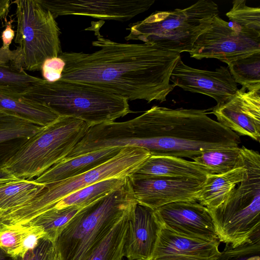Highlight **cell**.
<instances>
[{
	"label": "cell",
	"mask_w": 260,
	"mask_h": 260,
	"mask_svg": "<svg viewBox=\"0 0 260 260\" xmlns=\"http://www.w3.org/2000/svg\"><path fill=\"white\" fill-rule=\"evenodd\" d=\"M104 22L92 21L85 29L94 32L92 45L98 50L60 53L66 64L60 79L93 86L128 101H166L175 87L170 77L180 54L107 39L100 31Z\"/></svg>",
	"instance_id": "6da1fadb"
},
{
	"label": "cell",
	"mask_w": 260,
	"mask_h": 260,
	"mask_svg": "<svg viewBox=\"0 0 260 260\" xmlns=\"http://www.w3.org/2000/svg\"><path fill=\"white\" fill-rule=\"evenodd\" d=\"M110 137L114 147H137L153 156L190 158L208 149L241 143L239 135L205 110L158 106L133 119L114 122Z\"/></svg>",
	"instance_id": "7a4b0ae2"
},
{
	"label": "cell",
	"mask_w": 260,
	"mask_h": 260,
	"mask_svg": "<svg viewBox=\"0 0 260 260\" xmlns=\"http://www.w3.org/2000/svg\"><path fill=\"white\" fill-rule=\"evenodd\" d=\"M137 203L128 178L121 186L81 209L54 243L58 260H85L112 228Z\"/></svg>",
	"instance_id": "3957f363"
},
{
	"label": "cell",
	"mask_w": 260,
	"mask_h": 260,
	"mask_svg": "<svg viewBox=\"0 0 260 260\" xmlns=\"http://www.w3.org/2000/svg\"><path fill=\"white\" fill-rule=\"evenodd\" d=\"M21 94L46 105L59 116L82 120L90 127L133 112L123 98L88 84L61 79L52 83L44 80Z\"/></svg>",
	"instance_id": "277c9868"
},
{
	"label": "cell",
	"mask_w": 260,
	"mask_h": 260,
	"mask_svg": "<svg viewBox=\"0 0 260 260\" xmlns=\"http://www.w3.org/2000/svg\"><path fill=\"white\" fill-rule=\"evenodd\" d=\"M218 14V7L211 0H200L184 9L156 11L131 24L124 39L141 41L180 54L189 53L198 38Z\"/></svg>",
	"instance_id": "5b68a950"
},
{
	"label": "cell",
	"mask_w": 260,
	"mask_h": 260,
	"mask_svg": "<svg viewBox=\"0 0 260 260\" xmlns=\"http://www.w3.org/2000/svg\"><path fill=\"white\" fill-rule=\"evenodd\" d=\"M90 126L73 117L59 116L28 139L2 167L19 179H32L65 159Z\"/></svg>",
	"instance_id": "8992f818"
},
{
	"label": "cell",
	"mask_w": 260,
	"mask_h": 260,
	"mask_svg": "<svg viewBox=\"0 0 260 260\" xmlns=\"http://www.w3.org/2000/svg\"><path fill=\"white\" fill-rule=\"evenodd\" d=\"M150 155L147 150L142 148L122 147L115 156L98 167L46 186L32 200L3 213L2 220L7 224H25L74 192L105 179L128 176Z\"/></svg>",
	"instance_id": "52a82bcc"
},
{
	"label": "cell",
	"mask_w": 260,
	"mask_h": 260,
	"mask_svg": "<svg viewBox=\"0 0 260 260\" xmlns=\"http://www.w3.org/2000/svg\"><path fill=\"white\" fill-rule=\"evenodd\" d=\"M16 6L17 30L14 42L19 45L23 68L40 70L44 61L58 57L61 51L60 30L55 18L37 0H19Z\"/></svg>",
	"instance_id": "ba28073f"
},
{
	"label": "cell",
	"mask_w": 260,
	"mask_h": 260,
	"mask_svg": "<svg viewBox=\"0 0 260 260\" xmlns=\"http://www.w3.org/2000/svg\"><path fill=\"white\" fill-rule=\"evenodd\" d=\"M209 211L219 242L235 247L260 237V198L255 193L236 190Z\"/></svg>",
	"instance_id": "9c48e42d"
},
{
	"label": "cell",
	"mask_w": 260,
	"mask_h": 260,
	"mask_svg": "<svg viewBox=\"0 0 260 260\" xmlns=\"http://www.w3.org/2000/svg\"><path fill=\"white\" fill-rule=\"evenodd\" d=\"M260 51V32L225 21L219 15L197 39L190 57L216 58L228 64L241 57Z\"/></svg>",
	"instance_id": "30bf717a"
},
{
	"label": "cell",
	"mask_w": 260,
	"mask_h": 260,
	"mask_svg": "<svg viewBox=\"0 0 260 260\" xmlns=\"http://www.w3.org/2000/svg\"><path fill=\"white\" fill-rule=\"evenodd\" d=\"M53 17L80 15L101 20L128 21L147 11L155 0H37Z\"/></svg>",
	"instance_id": "8fae6325"
},
{
	"label": "cell",
	"mask_w": 260,
	"mask_h": 260,
	"mask_svg": "<svg viewBox=\"0 0 260 260\" xmlns=\"http://www.w3.org/2000/svg\"><path fill=\"white\" fill-rule=\"evenodd\" d=\"M128 178L137 204L153 210L175 202L197 201L204 182L193 178L167 176L129 175Z\"/></svg>",
	"instance_id": "7c38bea8"
},
{
	"label": "cell",
	"mask_w": 260,
	"mask_h": 260,
	"mask_svg": "<svg viewBox=\"0 0 260 260\" xmlns=\"http://www.w3.org/2000/svg\"><path fill=\"white\" fill-rule=\"evenodd\" d=\"M154 212L161 225L177 234L204 240H218L209 210L197 201L171 203Z\"/></svg>",
	"instance_id": "4fadbf2b"
},
{
	"label": "cell",
	"mask_w": 260,
	"mask_h": 260,
	"mask_svg": "<svg viewBox=\"0 0 260 260\" xmlns=\"http://www.w3.org/2000/svg\"><path fill=\"white\" fill-rule=\"evenodd\" d=\"M170 81L175 87L212 98L217 106L227 102L238 90L228 67L214 71L198 69L186 65L181 58L172 72Z\"/></svg>",
	"instance_id": "5bb4252c"
},
{
	"label": "cell",
	"mask_w": 260,
	"mask_h": 260,
	"mask_svg": "<svg viewBox=\"0 0 260 260\" xmlns=\"http://www.w3.org/2000/svg\"><path fill=\"white\" fill-rule=\"evenodd\" d=\"M217 122L239 136L260 140V89H238L227 102L212 108Z\"/></svg>",
	"instance_id": "9a60e30c"
},
{
	"label": "cell",
	"mask_w": 260,
	"mask_h": 260,
	"mask_svg": "<svg viewBox=\"0 0 260 260\" xmlns=\"http://www.w3.org/2000/svg\"><path fill=\"white\" fill-rule=\"evenodd\" d=\"M219 240H204L177 234L161 225L153 252L147 260H217Z\"/></svg>",
	"instance_id": "2e32d148"
},
{
	"label": "cell",
	"mask_w": 260,
	"mask_h": 260,
	"mask_svg": "<svg viewBox=\"0 0 260 260\" xmlns=\"http://www.w3.org/2000/svg\"><path fill=\"white\" fill-rule=\"evenodd\" d=\"M161 226L154 210L137 204L129 220L124 245V257L127 260L148 259Z\"/></svg>",
	"instance_id": "e0dca14e"
},
{
	"label": "cell",
	"mask_w": 260,
	"mask_h": 260,
	"mask_svg": "<svg viewBox=\"0 0 260 260\" xmlns=\"http://www.w3.org/2000/svg\"><path fill=\"white\" fill-rule=\"evenodd\" d=\"M122 147L105 148L65 158L52 166L34 180L48 185L90 171L115 156Z\"/></svg>",
	"instance_id": "ac0fdd59"
},
{
	"label": "cell",
	"mask_w": 260,
	"mask_h": 260,
	"mask_svg": "<svg viewBox=\"0 0 260 260\" xmlns=\"http://www.w3.org/2000/svg\"><path fill=\"white\" fill-rule=\"evenodd\" d=\"M129 175L136 177L167 176L190 178L205 181L208 175L194 161L180 157L150 155Z\"/></svg>",
	"instance_id": "d6986e66"
},
{
	"label": "cell",
	"mask_w": 260,
	"mask_h": 260,
	"mask_svg": "<svg viewBox=\"0 0 260 260\" xmlns=\"http://www.w3.org/2000/svg\"><path fill=\"white\" fill-rule=\"evenodd\" d=\"M0 110L20 116L36 124L46 126L59 117L46 105L22 94L0 88Z\"/></svg>",
	"instance_id": "ffe728a7"
},
{
	"label": "cell",
	"mask_w": 260,
	"mask_h": 260,
	"mask_svg": "<svg viewBox=\"0 0 260 260\" xmlns=\"http://www.w3.org/2000/svg\"><path fill=\"white\" fill-rule=\"evenodd\" d=\"M245 167L216 175H208L199 191L197 201L208 209L216 208L226 199L233 188L246 179Z\"/></svg>",
	"instance_id": "44dd1931"
},
{
	"label": "cell",
	"mask_w": 260,
	"mask_h": 260,
	"mask_svg": "<svg viewBox=\"0 0 260 260\" xmlns=\"http://www.w3.org/2000/svg\"><path fill=\"white\" fill-rule=\"evenodd\" d=\"M208 175H221L244 167L241 147H221L207 150L191 158Z\"/></svg>",
	"instance_id": "7402d4cb"
},
{
	"label": "cell",
	"mask_w": 260,
	"mask_h": 260,
	"mask_svg": "<svg viewBox=\"0 0 260 260\" xmlns=\"http://www.w3.org/2000/svg\"><path fill=\"white\" fill-rule=\"evenodd\" d=\"M134 211L112 228L85 260H123L129 220Z\"/></svg>",
	"instance_id": "603a6c76"
},
{
	"label": "cell",
	"mask_w": 260,
	"mask_h": 260,
	"mask_svg": "<svg viewBox=\"0 0 260 260\" xmlns=\"http://www.w3.org/2000/svg\"><path fill=\"white\" fill-rule=\"evenodd\" d=\"M127 177L109 178L86 186L61 199L50 209L72 206L83 208L121 186Z\"/></svg>",
	"instance_id": "cb8c5ba5"
},
{
	"label": "cell",
	"mask_w": 260,
	"mask_h": 260,
	"mask_svg": "<svg viewBox=\"0 0 260 260\" xmlns=\"http://www.w3.org/2000/svg\"><path fill=\"white\" fill-rule=\"evenodd\" d=\"M46 187L32 179H19L0 184V212L27 203Z\"/></svg>",
	"instance_id": "d4e9b609"
},
{
	"label": "cell",
	"mask_w": 260,
	"mask_h": 260,
	"mask_svg": "<svg viewBox=\"0 0 260 260\" xmlns=\"http://www.w3.org/2000/svg\"><path fill=\"white\" fill-rule=\"evenodd\" d=\"M227 64L237 84L247 90L260 89V51L241 57Z\"/></svg>",
	"instance_id": "484cf974"
},
{
	"label": "cell",
	"mask_w": 260,
	"mask_h": 260,
	"mask_svg": "<svg viewBox=\"0 0 260 260\" xmlns=\"http://www.w3.org/2000/svg\"><path fill=\"white\" fill-rule=\"evenodd\" d=\"M82 209L75 206L61 209L52 208L39 215L25 224L41 226L46 233V237L55 243L69 221Z\"/></svg>",
	"instance_id": "4316f807"
},
{
	"label": "cell",
	"mask_w": 260,
	"mask_h": 260,
	"mask_svg": "<svg viewBox=\"0 0 260 260\" xmlns=\"http://www.w3.org/2000/svg\"><path fill=\"white\" fill-rule=\"evenodd\" d=\"M43 127L20 116L0 110V144L18 139H28Z\"/></svg>",
	"instance_id": "83f0119b"
},
{
	"label": "cell",
	"mask_w": 260,
	"mask_h": 260,
	"mask_svg": "<svg viewBox=\"0 0 260 260\" xmlns=\"http://www.w3.org/2000/svg\"><path fill=\"white\" fill-rule=\"evenodd\" d=\"M43 79L31 76L14 65H0V88L23 94Z\"/></svg>",
	"instance_id": "f1b7e54d"
},
{
	"label": "cell",
	"mask_w": 260,
	"mask_h": 260,
	"mask_svg": "<svg viewBox=\"0 0 260 260\" xmlns=\"http://www.w3.org/2000/svg\"><path fill=\"white\" fill-rule=\"evenodd\" d=\"M28 225L7 224L0 231V247L15 257L22 255V247L29 230Z\"/></svg>",
	"instance_id": "f546056e"
},
{
	"label": "cell",
	"mask_w": 260,
	"mask_h": 260,
	"mask_svg": "<svg viewBox=\"0 0 260 260\" xmlns=\"http://www.w3.org/2000/svg\"><path fill=\"white\" fill-rule=\"evenodd\" d=\"M230 21L241 27L260 32V8L251 7L246 5L245 0H235L233 7L226 13Z\"/></svg>",
	"instance_id": "4dcf8cb0"
},
{
	"label": "cell",
	"mask_w": 260,
	"mask_h": 260,
	"mask_svg": "<svg viewBox=\"0 0 260 260\" xmlns=\"http://www.w3.org/2000/svg\"><path fill=\"white\" fill-rule=\"evenodd\" d=\"M217 260H260V237L235 247L226 244Z\"/></svg>",
	"instance_id": "1f68e13d"
},
{
	"label": "cell",
	"mask_w": 260,
	"mask_h": 260,
	"mask_svg": "<svg viewBox=\"0 0 260 260\" xmlns=\"http://www.w3.org/2000/svg\"><path fill=\"white\" fill-rule=\"evenodd\" d=\"M56 251L54 243L47 237L41 239L32 249L22 256L14 257V260H54Z\"/></svg>",
	"instance_id": "d6a6232c"
},
{
	"label": "cell",
	"mask_w": 260,
	"mask_h": 260,
	"mask_svg": "<svg viewBox=\"0 0 260 260\" xmlns=\"http://www.w3.org/2000/svg\"><path fill=\"white\" fill-rule=\"evenodd\" d=\"M65 65V62L59 57L46 59L41 69L43 79L50 83L59 80Z\"/></svg>",
	"instance_id": "836d02e7"
},
{
	"label": "cell",
	"mask_w": 260,
	"mask_h": 260,
	"mask_svg": "<svg viewBox=\"0 0 260 260\" xmlns=\"http://www.w3.org/2000/svg\"><path fill=\"white\" fill-rule=\"evenodd\" d=\"M0 65H14L23 68L20 49L17 46L16 49L11 50L2 46L0 48Z\"/></svg>",
	"instance_id": "e575fe53"
},
{
	"label": "cell",
	"mask_w": 260,
	"mask_h": 260,
	"mask_svg": "<svg viewBox=\"0 0 260 260\" xmlns=\"http://www.w3.org/2000/svg\"><path fill=\"white\" fill-rule=\"evenodd\" d=\"M13 21V20L11 17L9 21H6V27L2 32V46L5 48H9L10 45L15 37V31L12 28Z\"/></svg>",
	"instance_id": "d590c367"
},
{
	"label": "cell",
	"mask_w": 260,
	"mask_h": 260,
	"mask_svg": "<svg viewBox=\"0 0 260 260\" xmlns=\"http://www.w3.org/2000/svg\"><path fill=\"white\" fill-rule=\"evenodd\" d=\"M19 179L4 169L2 165L0 166V183H6Z\"/></svg>",
	"instance_id": "8d00e7d4"
},
{
	"label": "cell",
	"mask_w": 260,
	"mask_h": 260,
	"mask_svg": "<svg viewBox=\"0 0 260 260\" xmlns=\"http://www.w3.org/2000/svg\"><path fill=\"white\" fill-rule=\"evenodd\" d=\"M10 2V0H0V19L5 18L7 16Z\"/></svg>",
	"instance_id": "74e56055"
},
{
	"label": "cell",
	"mask_w": 260,
	"mask_h": 260,
	"mask_svg": "<svg viewBox=\"0 0 260 260\" xmlns=\"http://www.w3.org/2000/svg\"><path fill=\"white\" fill-rule=\"evenodd\" d=\"M0 260H14V257L5 252L0 247Z\"/></svg>",
	"instance_id": "f35d334b"
},
{
	"label": "cell",
	"mask_w": 260,
	"mask_h": 260,
	"mask_svg": "<svg viewBox=\"0 0 260 260\" xmlns=\"http://www.w3.org/2000/svg\"><path fill=\"white\" fill-rule=\"evenodd\" d=\"M3 225H4V223H3L0 219V231H1V229H2Z\"/></svg>",
	"instance_id": "ab89813d"
},
{
	"label": "cell",
	"mask_w": 260,
	"mask_h": 260,
	"mask_svg": "<svg viewBox=\"0 0 260 260\" xmlns=\"http://www.w3.org/2000/svg\"><path fill=\"white\" fill-rule=\"evenodd\" d=\"M54 260H58V258H57V256H56V257H55V259H54Z\"/></svg>",
	"instance_id": "60d3db41"
},
{
	"label": "cell",
	"mask_w": 260,
	"mask_h": 260,
	"mask_svg": "<svg viewBox=\"0 0 260 260\" xmlns=\"http://www.w3.org/2000/svg\"><path fill=\"white\" fill-rule=\"evenodd\" d=\"M3 183H0V184H3Z\"/></svg>",
	"instance_id": "b9f144b4"
},
{
	"label": "cell",
	"mask_w": 260,
	"mask_h": 260,
	"mask_svg": "<svg viewBox=\"0 0 260 260\" xmlns=\"http://www.w3.org/2000/svg\"><path fill=\"white\" fill-rule=\"evenodd\" d=\"M137 260H141V259H137Z\"/></svg>",
	"instance_id": "7bdbcfd3"
}]
</instances>
